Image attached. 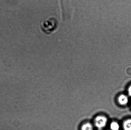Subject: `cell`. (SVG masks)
Wrapping results in <instances>:
<instances>
[{
    "label": "cell",
    "mask_w": 131,
    "mask_h": 130,
    "mask_svg": "<svg viewBox=\"0 0 131 130\" xmlns=\"http://www.w3.org/2000/svg\"><path fill=\"white\" fill-rule=\"evenodd\" d=\"M58 21L56 18L50 17L41 22V30L46 34H50L56 30L58 26Z\"/></svg>",
    "instance_id": "1"
},
{
    "label": "cell",
    "mask_w": 131,
    "mask_h": 130,
    "mask_svg": "<svg viewBox=\"0 0 131 130\" xmlns=\"http://www.w3.org/2000/svg\"><path fill=\"white\" fill-rule=\"evenodd\" d=\"M107 123V119L104 116H98L95 119V125L98 129H102L105 126Z\"/></svg>",
    "instance_id": "2"
},
{
    "label": "cell",
    "mask_w": 131,
    "mask_h": 130,
    "mask_svg": "<svg viewBox=\"0 0 131 130\" xmlns=\"http://www.w3.org/2000/svg\"><path fill=\"white\" fill-rule=\"evenodd\" d=\"M118 102L119 104L121 105H125L128 102V98L126 95H121L118 97Z\"/></svg>",
    "instance_id": "3"
},
{
    "label": "cell",
    "mask_w": 131,
    "mask_h": 130,
    "mask_svg": "<svg viewBox=\"0 0 131 130\" xmlns=\"http://www.w3.org/2000/svg\"><path fill=\"white\" fill-rule=\"evenodd\" d=\"M123 128L124 130H131V119L124 121L123 124Z\"/></svg>",
    "instance_id": "4"
},
{
    "label": "cell",
    "mask_w": 131,
    "mask_h": 130,
    "mask_svg": "<svg viewBox=\"0 0 131 130\" xmlns=\"http://www.w3.org/2000/svg\"><path fill=\"white\" fill-rule=\"evenodd\" d=\"M81 130H94V127L91 124L86 123L82 125Z\"/></svg>",
    "instance_id": "5"
},
{
    "label": "cell",
    "mask_w": 131,
    "mask_h": 130,
    "mask_svg": "<svg viewBox=\"0 0 131 130\" xmlns=\"http://www.w3.org/2000/svg\"><path fill=\"white\" fill-rule=\"evenodd\" d=\"M110 128L111 130H119L120 126L117 122H112L110 124Z\"/></svg>",
    "instance_id": "6"
},
{
    "label": "cell",
    "mask_w": 131,
    "mask_h": 130,
    "mask_svg": "<svg viewBox=\"0 0 131 130\" xmlns=\"http://www.w3.org/2000/svg\"><path fill=\"white\" fill-rule=\"evenodd\" d=\"M128 94L131 97V85L129 87L128 89Z\"/></svg>",
    "instance_id": "7"
},
{
    "label": "cell",
    "mask_w": 131,
    "mask_h": 130,
    "mask_svg": "<svg viewBox=\"0 0 131 130\" xmlns=\"http://www.w3.org/2000/svg\"><path fill=\"white\" fill-rule=\"evenodd\" d=\"M98 130H102V129H99Z\"/></svg>",
    "instance_id": "8"
}]
</instances>
